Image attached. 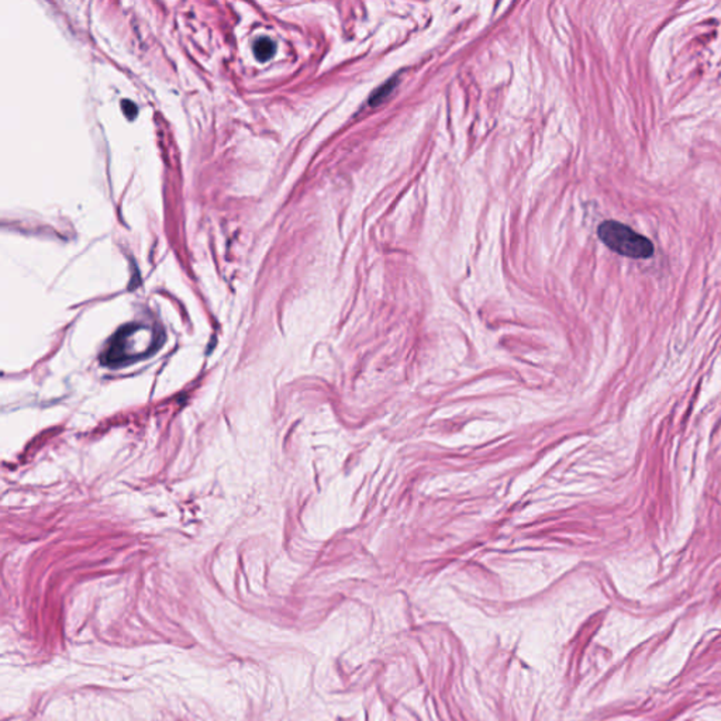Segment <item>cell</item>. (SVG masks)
I'll use <instances>...</instances> for the list:
<instances>
[{
	"instance_id": "obj_1",
	"label": "cell",
	"mask_w": 721,
	"mask_h": 721,
	"mask_svg": "<svg viewBox=\"0 0 721 721\" xmlns=\"http://www.w3.org/2000/svg\"><path fill=\"white\" fill-rule=\"evenodd\" d=\"M162 341L164 335L157 328L144 324H127L112 338L102 363L109 368L128 367L158 351Z\"/></svg>"
},
{
	"instance_id": "obj_2",
	"label": "cell",
	"mask_w": 721,
	"mask_h": 721,
	"mask_svg": "<svg viewBox=\"0 0 721 721\" xmlns=\"http://www.w3.org/2000/svg\"><path fill=\"white\" fill-rule=\"evenodd\" d=\"M599 238L612 251L628 258H650L654 254V244L628 226L607 220L599 226Z\"/></svg>"
},
{
	"instance_id": "obj_3",
	"label": "cell",
	"mask_w": 721,
	"mask_h": 721,
	"mask_svg": "<svg viewBox=\"0 0 721 721\" xmlns=\"http://www.w3.org/2000/svg\"><path fill=\"white\" fill-rule=\"evenodd\" d=\"M275 43L266 37L264 38H259L255 45H254V54L255 56L261 61V62H265L268 61L273 54H275Z\"/></svg>"
},
{
	"instance_id": "obj_4",
	"label": "cell",
	"mask_w": 721,
	"mask_h": 721,
	"mask_svg": "<svg viewBox=\"0 0 721 721\" xmlns=\"http://www.w3.org/2000/svg\"><path fill=\"white\" fill-rule=\"evenodd\" d=\"M121 107H123V110H124V113H126V116L128 119H132L137 114V106L132 105L130 100H123Z\"/></svg>"
}]
</instances>
